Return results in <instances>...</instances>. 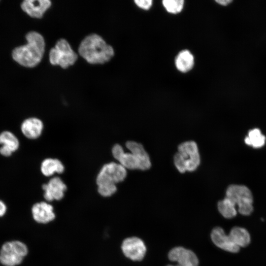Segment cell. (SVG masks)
<instances>
[{"instance_id": "6da1fadb", "label": "cell", "mask_w": 266, "mask_h": 266, "mask_svg": "<svg viewBox=\"0 0 266 266\" xmlns=\"http://www.w3.org/2000/svg\"><path fill=\"white\" fill-rule=\"evenodd\" d=\"M27 43L15 47L12 51L13 60L26 67H33L41 61L45 50V41L39 33L31 31L26 35Z\"/></svg>"}, {"instance_id": "7a4b0ae2", "label": "cell", "mask_w": 266, "mask_h": 266, "mask_svg": "<svg viewBox=\"0 0 266 266\" xmlns=\"http://www.w3.org/2000/svg\"><path fill=\"white\" fill-rule=\"evenodd\" d=\"M78 52L88 63L92 64L105 63L114 55L113 47L96 33L87 36L81 41Z\"/></svg>"}, {"instance_id": "3957f363", "label": "cell", "mask_w": 266, "mask_h": 266, "mask_svg": "<svg viewBox=\"0 0 266 266\" xmlns=\"http://www.w3.org/2000/svg\"><path fill=\"white\" fill-rule=\"evenodd\" d=\"M225 198L235 208L238 207L239 213L250 215L253 210V196L250 190L243 185H232L227 189Z\"/></svg>"}, {"instance_id": "277c9868", "label": "cell", "mask_w": 266, "mask_h": 266, "mask_svg": "<svg viewBox=\"0 0 266 266\" xmlns=\"http://www.w3.org/2000/svg\"><path fill=\"white\" fill-rule=\"evenodd\" d=\"M28 253L27 245L22 241L12 240L5 242L0 250V263L4 266L20 265Z\"/></svg>"}, {"instance_id": "5b68a950", "label": "cell", "mask_w": 266, "mask_h": 266, "mask_svg": "<svg viewBox=\"0 0 266 266\" xmlns=\"http://www.w3.org/2000/svg\"><path fill=\"white\" fill-rule=\"evenodd\" d=\"M77 59V54L65 39L59 40L49 52L50 63L54 66L58 65L64 68L73 65Z\"/></svg>"}, {"instance_id": "8992f818", "label": "cell", "mask_w": 266, "mask_h": 266, "mask_svg": "<svg viewBox=\"0 0 266 266\" xmlns=\"http://www.w3.org/2000/svg\"><path fill=\"white\" fill-rule=\"evenodd\" d=\"M127 175L126 169L121 164L111 162L105 164L97 175V185L103 183H114L124 180Z\"/></svg>"}, {"instance_id": "52a82bcc", "label": "cell", "mask_w": 266, "mask_h": 266, "mask_svg": "<svg viewBox=\"0 0 266 266\" xmlns=\"http://www.w3.org/2000/svg\"><path fill=\"white\" fill-rule=\"evenodd\" d=\"M178 153L182 156L186 171L195 170L200 165V158L197 144L186 141L178 146Z\"/></svg>"}, {"instance_id": "ba28073f", "label": "cell", "mask_w": 266, "mask_h": 266, "mask_svg": "<svg viewBox=\"0 0 266 266\" xmlns=\"http://www.w3.org/2000/svg\"><path fill=\"white\" fill-rule=\"evenodd\" d=\"M121 249L126 257L133 261H141L146 253V247L140 238L129 237L123 241Z\"/></svg>"}, {"instance_id": "9c48e42d", "label": "cell", "mask_w": 266, "mask_h": 266, "mask_svg": "<svg viewBox=\"0 0 266 266\" xmlns=\"http://www.w3.org/2000/svg\"><path fill=\"white\" fill-rule=\"evenodd\" d=\"M168 258L171 261L176 262V264L167 266H198L199 264L196 254L182 247L172 249L168 253Z\"/></svg>"}, {"instance_id": "30bf717a", "label": "cell", "mask_w": 266, "mask_h": 266, "mask_svg": "<svg viewBox=\"0 0 266 266\" xmlns=\"http://www.w3.org/2000/svg\"><path fill=\"white\" fill-rule=\"evenodd\" d=\"M211 237L213 243L218 247L230 252L236 253L240 247L237 245L232 233L226 235L223 229L215 228L212 231Z\"/></svg>"}, {"instance_id": "8fae6325", "label": "cell", "mask_w": 266, "mask_h": 266, "mask_svg": "<svg viewBox=\"0 0 266 266\" xmlns=\"http://www.w3.org/2000/svg\"><path fill=\"white\" fill-rule=\"evenodd\" d=\"M44 198L48 201L59 200L64 197L66 186L62 179L58 177L51 178L47 184L42 185Z\"/></svg>"}, {"instance_id": "7c38bea8", "label": "cell", "mask_w": 266, "mask_h": 266, "mask_svg": "<svg viewBox=\"0 0 266 266\" xmlns=\"http://www.w3.org/2000/svg\"><path fill=\"white\" fill-rule=\"evenodd\" d=\"M51 5L49 0H25L21 3V8L29 16L41 18Z\"/></svg>"}, {"instance_id": "4fadbf2b", "label": "cell", "mask_w": 266, "mask_h": 266, "mask_svg": "<svg viewBox=\"0 0 266 266\" xmlns=\"http://www.w3.org/2000/svg\"><path fill=\"white\" fill-rule=\"evenodd\" d=\"M32 214L34 220L40 224L48 223L56 217L52 205L45 201L34 204L32 208Z\"/></svg>"}, {"instance_id": "5bb4252c", "label": "cell", "mask_w": 266, "mask_h": 266, "mask_svg": "<svg viewBox=\"0 0 266 266\" xmlns=\"http://www.w3.org/2000/svg\"><path fill=\"white\" fill-rule=\"evenodd\" d=\"M112 153L114 158L126 169H139V162L137 158L132 153L124 152L120 145L118 144L114 145L112 149Z\"/></svg>"}, {"instance_id": "9a60e30c", "label": "cell", "mask_w": 266, "mask_h": 266, "mask_svg": "<svg viewBox=\"0 0 266 266\" xmlns=\"http://www.w3.org/2000/svg\"><path fill=\"white\" fill-rule=\"evenodd\" d=\"M0 154L4 157H9L17 151L19 147V141L14 133L5 131L0 133Z\"/></svg>"}, {"instance_id": "2e32d148", "label": "cell", "mask_w": 266, "mask_h": 266, "mask_svg": "<svg viewBox=\"0 0 266 266\" xmlns=\"http://www.w3.org/2000/svg\"><path fill=\"white\" fill-rule=\"evenodd\" d=\"M43 128L42 122L39 119L35 117L25 119L21 126L22 133L29 139L38 138L41 134Z\"/></svg>"}, {"instance_id": "e0dca14e", "label": "cell", "mask_w": 266, "mask_h": 266, "mask_svg": "<svg viewBox=\"0 0 266 266\" xmlns=\"http://www.w3.org/2000/svg\"><path fill=\"white\" fill-rule=\"evenodd\" d=\"M126 146L139 161V169L146 170L150 167L151 162L149 157L141 144L129 141L127 142Z\"/></svg>"}, {"instance_id": "ac0fdd59", "label": "cell", "mask_w": 266, "mask_h": 266, "mask_svg": "<svg viewBox=\"0 0 266 266\" xmlns=\"http://www.w3.org/2000/svg\"><path fill=\"white\" fill-rule=\"evenodd\" d=\"M175 64L179 71L184 73L187 72L193 67L194 56L189 50H182L176 56Z\"/></svg>"}, {"instance_id": "d6986e66", "label": "cell", "mask_w": 266, "mask_h": 266, "mask_svg": "<svg viewBox=\"0 0 266 266\" xmlns=\"http://www.w3.org/2000/svg\"><path fill=\"white\" fill-rule=\"evenodd\" d=\"M64 169L63 164L57 159H46L43 161L41 165V171L46 176H51L55 172L62 173Z\"/></svg>"}, {"instance_id": "ffe728a7", "label": "cell", "mask_w": 266, "mask_h": 266, "mask_svg": "<svg viewBox=\"0 0 266 266\" xmlns=\"http://www.w3.org/2000/svg\"><path fill=\"white\" fill-rule=\"evenodd\" d=\"M265 136L262 134L258 129L250 131L248 136L245 138L246 144L252 145L254 148H260L263 146L265 143Z\"/></svg>"}, {"instance_id": "44dd1931", "label": "cell", "mask_w": 266, "mask_h": 266, "mask_svg": "<svg viewBox=\"0 0 266 266\" xmlns=\"http://www.w3.org/2000/svg\"><path fill=\"white\" fill-rule=\"evenodd\" d=\"M218 208L220 213L226 218H232L237 214L236 208L225 198L218 202Z\"/></svg>"}, {"instance_id": "7402d4cb", "label": "cell", "mask_w": 266, "mask_h": 266, "mask_svg": "<svg viewBox=\"0 0 266 266\" xmlns=\"http://www.w3.org/2000/svg\"><path fill=\"white\" fill-rule=\"evenodd\" d=\"M184 2L183 0H164L163 4L168 12L177 14L182 10Z\"/></svg>"}, {"instance_id": "603a6c76", "label": "cell", "mask_w": 266, "mask_h": 266, "mask_svg": "<svg viewBox=\"0 0 266 266\" xmlns=\"http://www.w3.org/2000/svg\"><path fill=\"white\" fill-rule=\"evenodd\" d=\"M98 191L103 197H109L114 194L117 188L114 183H103L98 185Z\"/></svg>"}, {"instance_id": "cb8c5ba5", "label": "cell", "mask_w": 266, "mask_h": 266, "mask_svg": "<svg viewBox=\"0 0 266 266\" xmlns=\"http://www.w3.org/2000/svg\"><path fill=\"white\" fill-rule=\"evenodd\" d=\"M134 2L138 7L144 10L149 9L152 5L151 0H135Z\"/></svg>"}, {"instance_id": "d4e9b609", "label": "cell", "mask_w": 266, "mask_h": 266, "mask_svg": "<svg viewBox=\"0 0 266 266\" xmlns=\"http://www.w3.org/2000/svg\"><path fill=\"white\" fill-rule=\"evenodd\" d=\"M7 207L5 203L0 200V217H2L6 212Z\"/></svg>"}, {"instance_id": "484cf974", "label": "cell", "mask_w": 266, "mask_h": 266, "mask_svg": "<svg viewBox=\"0 0 266 266\" xmlns=\"http://www.w3.org/2000/svg\"><path fill=\"white\" fill-rule=\"evenodd\" d=\"M233 1L232 0H216V2L219 4L223 6H227Z\"/></svg>"}]
</instances>
